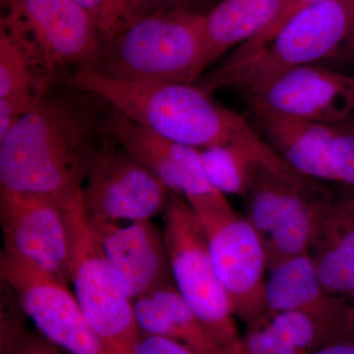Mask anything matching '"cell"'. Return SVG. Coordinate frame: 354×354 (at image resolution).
I'll return each mask as SVG.
<instances>
[{
    "label": "cell",
    "mask_w": 354,
    "mask_h": 354,
    "mask_svg": "<svg viewBox=\"0 0 354 354\" xmlns=\"http://www.w3.org/2000/svg\"><path fill=\"white\" fill-rule=\"evenodd\" d=\"M111 104L58 82L0 138V190L60 203L82 189Z\"/></svg>",
    "instance_id": "6da1fadb"
},
{
    "label": "cell",
    "mask_w": 354,
    "mask_h": 354,
    "mask_svg": "<svg viewBox=\"0 0 354 354\" xmlns=\"http://www.w3.org/2000/svg\"><path fill=\"white\" fill-rule=\"evenodd\" d=\"M62 82L94 93L142 127L198 150L227 145L268 148L252 122L216 104L196 84L118 80L88 68L75 70Z\"/></svg>",
    "instance_id": "7a4b0ae2"
},
{
    "label": "cell",
    "mask_w": 354,
    "mask_h": 354,
    "mask_svg": "<svg viewBox=\"0 0 354 354\" xmlns=\"http://www.w3.org/2000/svg\"><path fill=\"white\" fill-rule=\"evenodd\" d=\"M205 57L204 15L180 8L135 21L88 69L118 80L195 84L207 69Z\"/></svg>",
    "instance_id": "3957f363"
},
{
    "label": "cell",
    "mask_w": 354,
    "mask_h": 354,
    "mask_svg": "<svg viewBox=\"0 0 354 354\" xmlns=\"http://www.w3.org/2000/svg\"><path fill=\"white\" fill-rule=\"evenodd\" d=\"M354 32V0H323L298 12L271 43L235 64H221L206 76L209 90L242 88L249 95L295 67L321 64Z\"/></svg>",
    "instance_id": "277c9868"
},
{
    "label": "cell",
    "mask_w": 354,
    "mask_h": 354,
    "mask_svg": "<svg viewBox=\"0 0 354 354\" xmlns=\"http://www.w3.org/2000/svg\"><path fill=\"white\" fill-rule=\"evenodd\" d=\"M245 216L272 267L308 253L317 223L334 201L320 181L283 165L262 164L245 195Z\"/></svg>",
    "instance_id": "5b68a950"
},
{
    "label": "cell",
    "mask_w": 354,
    "mask_h": 354,
    "mask_svg": "<svg viewBox=\"0 0 354 354\" xmlns=\"http://www.w3.org/2000/svg\"><path fill=\"white\" fill-rule=\"evenodd\" d=\"M201 223L216 274L235 318L246 327L264 319L268 264L259 234L216 190L185 198Z\"/></svg>",
    "instance_id": "8992f818"
},
{
    "label": "cell",
    "mask_w": 354,
    "mask_h": 354,
    "mask_svg": "<svg viewBox=\"0 0 354 354\" xmlns=\"http://www.w3.org/2000/svg\"><path fill=\"white\" fill-rule=\"evenodd\" d=\"M162 234L176 290L225 353L243 354L242 335L216 274L206 234L181 195H169Z\"/></svg>",
    "instance_id": "52a82bcc"
},
{
    "label": "cell",
    "mask_w": 354,
    "mask_h": 354,
    "mask_svg": "<svg viewBox=\"0 0 354 354\" xmlns=\"http://www.w3.org/2000/svg\"><path fill=\"white\" fill-rule=\"evenodd\" d=\"M72 242V278L77 301L97 335L113 354H134L141 332L133 301L88 227L81 192L67 203Z\"/></svg>",
    "instance_id": "ba28073f"
},
{
    "label": "cell",
    "mask_w": 354,
    "mask_h": 354,
    "mask_svg": "<svg viewBox=\"0 0 354 354\" xmlns=\"http://www.w3.org/2000/svg\"><path fill=\"white\" fill-rule=\"evenodd\" d=\"M2 8L0 22L19 35L60 81L69 70L94 66L108 43L74 0H11Z\"/></svg>",
    "instance_id": "9c48e42d"
},
{
    "label": "cell",
    "mask_w": 354,
    "mask_h": 354,
    "mask_svg": "<svg viewBox=\"0 0 354 354\" xmlns=\"http://www.w3.org/2000/svg\"><path fill=\"white\" fill-rule=\"evenodd\" d=\"M81 194L88 221L121 223L164 214L171 192L106 132L88 165Z\"/></svg>",
    "instance_id": "30bf717a"
},
{
    "label": "cell",
    "mask_w": 354,
    "mask_h": 354,
    "mask_svg": "<svg viewBox=\"0 0 354 354\" xmlns=\"http://www.w3.org/2000/svg\"><path fill=\"white\" fill-rule=\"evenodd\" d=\"M0 274L23 313L58 348L68 354H113L88 322L66 285L2 251Z\"/></svg>",
    "instance_id": "8fae6325"
},
{
    "label": "cell",
    "mask_w": 354,
    "mask_h": 354,
    "mask_svg": "<svg viewBox=\"0 0 354 354\" xmlns=\"http://www.w3.org/2000/svg\"><path fill=\"white\" fill-rule=\"evenodd\" d=\"M67 203L0 190L2 252L66 286L73 261Z\"/></svg>",
    "instance_id": "7c38bea8"
},
{
    "label": "cell",
    "mask_w": 354,
    "mask_h": 354,
    "mask_svg": "<svg viewBox=\"0 0 354 354\" xmlns=\"http://www.w3.org/2000/svg\"><path fill=\"white\" fill-rule=\"evenodd\" d=\"M251 106L326 124L354 118V75L323 64L279 74L250 95Z\"/></svg>",
    "instance_id": "4fadbf2b"
},
{
    "label": "cell",
    "mask_w": 354,
    "mask_h": 354,
    "mask_svg": "<svg viewBox=\"0 0 354 354\" xmlns=\"http://www.w3.org/2000/svg\"><path fill=\"white\" fill-rule=\"evenodd\" d=\"M88 225L132 301L174 285L164 234L151 220L125 225L115 221H88Z\"/></svg>",
    "instance_id": "5bb4252c"
},
{
    "label": "cell",
    "mask_w": 354,
    "mask_h": 354,
    "mask_svg": "<svg viewBox=\"0 0 354 354\" xmlns=\"http://www.w3.org/2000/svg\"><path fill=\"white\" fill-rule=\"evenodd\" d=\"M106 128L109 136L150 169L169 192L186 198L216 191L205 174L198 149L160 136L113 106Z\"/></svg>",
    "instance_id": "9a60e30c"
},
{
    "label": "cell",
    "mask_w": 354,
    "mask_h": 354,
    "mask_svg": "<svg viewBox=\"0 0 354 354\" xmlns=\"http://www.w3.org/2000/svg\"><path fill=\"white\" fill-rule=\"evenodd\" d=\"M266 301L268 314L297 311L311 317L333 344L354 339L349 328L348 298L330 295L324 288L308 253L268 271Z\"/></svg>",
    "instance_id": "2e32d148"
},
{
    "label": "cell",
    "mask_w": 354,
    "mask_h": 354,
    "mask_svg": "<svg viewBox=\"0 0 354 354\" xmlns=\"http://www.w3.org/2000/svg\"><path fill=\"white\" fill-rule=\"evenodd\" d=\"M252 124L272 151L302 176L333 183L329 167L335 124L314 122L251 106Z\"/></svg>",
    "instance_id": "e0dca14e"
},
{
    "label": "cell",
    "mask_w": 354,
    "mask_h": 354,
    "mask_svg": "<svg viewBox=\"0 0 354 354\" xmlns=\"http://www.w3.org/2000/svg\"><path fill=\"white\" fill-rule=\"evenodd\" d=\"M58 82L36 53L0 22V138Z\"/></svg>",
    "instance_id": "ac0fdd59"
},
{
    "label": "cell",
    "mask_w": 354,
    "mask_h": 354,
    "mask_svg": "<svg viewBox=\"0 0 354 354\" xmlns=\"http://www.w3.org/2000/svg\"><path fill=\"white\" fill-rule=\"evenodd\" d=\"M308 255L328 292L349 297L354 291V207L330 203L317 223Z\"/></svg>",
    "instance_id": "d6986e66"
},
{
    "label": "cell",
    "mask_w": 354,
    "mask_h": 354,
    "mask_svg": "<svg viewBox=\"0 0 354 354\" xmlns=\"http://www.w3.org/2000/svg\"><path fill=\"white\" fill-rule=\"evenodd\" d=\"M133 307L141 334L171 339L198 354H227L174 285L162 286L137 298Z\"/></svg>",
    "instance_id": "ffe728a7"
},
{
    "label": "cell",
    "mask_w": 354,
    "mask_h": 354,
    "mask_svg": "<svg viewBox=\"0 0 354 354\" xmlns=\"http://www.w3.org/2000/svg\"><path fill=\"white\" fill-rule=\"evenodd\" d=\"M281 0H221L204 15L206 67L227 57L271 22Z\"/></svg>",
    "instance_id": "44dd1931"
},
{
    "label": "cell",
    "mask_w": 354,
    "mask_h": 354,
    "mask_svg": "<svg viewBox=\"0 0 354 354\" xmlns=\"http://www.w3.org/2000/svg\"><path fill=\"white\" fill-rule=\"evenodd\" d=\"M241 342L243 354H312L332 344L313 318L297 311L268 314L246 327Z\"/></svg>",
    "instance_id": "7402d4cb"
},
{
    "label": "cell",
    "mask_w": 354,
    "mask_h": 354,
    "mask_svg": "<svg viewBox=\"0 0 354 354\" xmlns=\"http://www.w3.org/2000/svg\"><path fill=\"white\" fill-rule=\"evenodd\" d=\"M205 174L211 185L225 195L244 197L262 164L278 165L285 160L274 151L243 145L215 146L200 150Z\"/></svg>",
    "instance_id": "603a6c76"
},
{
    "label": "cell",
    "mask_w": 354,
    "mask_h": 354,
    "mask_svg": "<svg viewBox=\"0 0 354 354\" xmlns=\"http://www.w3.org/2000/svg\"><path fill=\"white\" fill-rule=\"evenodd\" d=\"M41 334L26 327L12 311H2L0 318V354H65Z\"/></svg>",
    "instance_id": "cb8c5ba5"
},
{
    "label": "cell",
    "mask_w": 354,
    "mask_h": 354,
    "mask_svg": "<svg viewBox=\"0 0 354 354\" xmlns=\"http://www.w3.org/2000/svg\"><path fill=\"white\" fill-rule=\"evenodd\" d=\"M323 0H281L278 12L274 16L262 31L258 32L252 39L235 48L230 55L223 57L221 62L227 64H239L253 57L254 55L264 48L268 44L271 43L274 37L281 32L286 24L298 12L307 7L318 3Z\"/></svg>",
    "instance_id": "d4e9b609"
},
{
    "label": "cell",
    "mask_w": 354,
    "mask_h": 354,
    "mask_svg": "<svg viewBox=\"0 0 354 354\" xmlns=\"http://www.w3.org/2000/svg\"><path fill=\"white\" fill-rule=\"evenodd\" d=\"M95 21L106 38L116 35L134 23L131 0H74Z\"/></svg>",
    "instance_id": "484cf974"
},
{
    "label": "cell",
    "mask_w": 354,
    "mask_h": 354,
    "mask_svg": "<svg viewBox=\"0 0 354 354\" xmlns=\"http://www.w3.org/2000/svg\"><path fill=\"white\" fill-rule=\"evenodd\" d=\"M329 167L333 183L354 187V118L335 124L329 149Z\"/></svg>",
    "instance_id": "4316f807"
},
{
    "label": "cell",
    "mask_w": 354,
    "mask_h": 354,
    "mask_svg": "<svg viewBox=\"0 0 354 354\" xmlns=\"http://www.w3.org/2000/svg\"><path fill=\"white\" fill-rule=\"evenodd\" d=\"M134 354H198L194 351L171 339L157 335L142 334Z\"/></svg>",
    "instance_id": "83f0119b"
},
{
    "label": "cell",
    "mask_w": 354,
    "mask_h": 354,
    "mask_svg": "<svg viewBox=\"0 0 354 354\" xmlns=\"http://www.w3.org/2000/svg\"><path fill=\"white\" fill-rule=\"evenodd\" d=\"M135 21L183 8V0H131Z\"/></svg>",
    "instance_id": "f1b7e54d"
},
{
    "label": "cell",
    "mask_w": 354,
    "mask_h": 354,
    "mask_svg": "<svg viewBox=\"0 0 354 354\" xmlns=\"http://www.w3.org/2000/svg\"><path fill=\"white\" fill-rule=\"evenodd\" d=\"M319 64L354 75V32L334 55Z\"/></svg>",
    "instance_id": "f546056e"
},
{
    "label": "cell",
    "mask_w": 354,
    "mask_h": 354,
    "mask_svg": "<svg viewBox=\"0 0 354 354\" xmlns=\"http://www.w3.org/2000/svg\"><path fill=\"white\" fill-rule=\"evenodd\" d=\"M221 0H183V8L192 13L205 15Z\"/></svg>",
    "instance_id": "4dcf8cb0"
},
{
    "label": "cell",
    "mask_w": 354,
    "mask_h": 354,
    "mask_svg": "<svg viewBox=\"0 0 354 354\" xmlns=\"http://www.w3.org/2000/svg\"><path fill=\"white\" fill-rule=\"evenodd\" d=\"M312 354H354V339H344L328 344Z\"/></svg>",
    "instance_id": "1f68e13d"
},
{
    "label": "cell",
    "mask_w": 354,
    "mask_h": 354,
    "mask_svg": "<svg viewBox=\"0 0 354 354\" xmlns=\"http://www.w3.org/2000/svg\"><path fill=\"white\" fill-rule=\"evenodd\" d=\"M348 322L351 328V335L354 339V291L353 295L348 297Z\"/></svg>",
    "instance_id": "d6a6232c"
},
{
    "label": "cell",
    "mask_w": 354,
    "mask_h": 354,
    "mask_svg": "<svg viewBox=\"0 0 354 354\" xmlns=\"http://www.w3.org/2000/svg\"><path fill=\"white\" fill-rule=\"evenodd\" d=\"M11 1V0H1V6H4L7 2Z\"/></svg>",
    "instance_id": "836d02e7"
},
{
    "label": "cell",
    "mask_w": 354,
    "mask_h": 354,
    "mask_svg": "<svg viewBox=\"0 0 354 354\" xmlns=\"http://www.w3.org/2000/svg\"><path fill=\"white\" fill-rule=\"evenodd\" d=\"M351 205L354 207V197L351 200Z\"/></svg>",
    "instance_id": "e575fe53"
}]
</instances>
